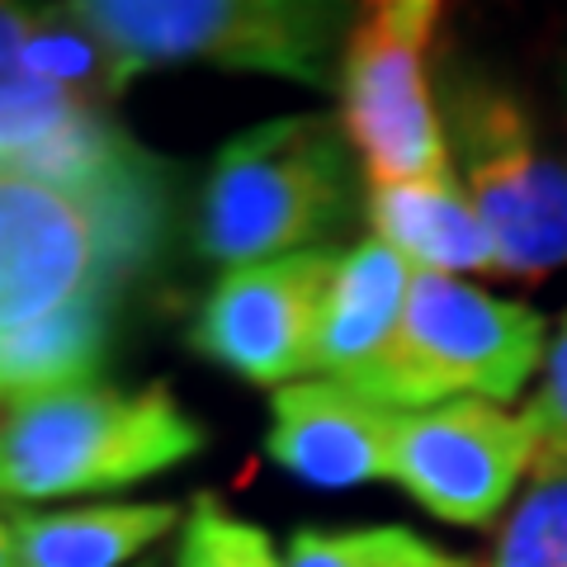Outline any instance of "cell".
<instances>
[{"label": "cell", "instance_id": "obj_21", "mask_svg": "<svg viewBox=\"0 0 567 567\" xmlns=\"http://www.w3.org/2000/svg\"><path fill=\"white\" fill-rule=\"evenodd\" d=\"M0 567H14V535H10V511H0Z\"/></svg>", "mask_w": 567, "mask_h": 567}, {"label": "cell", "instance_id": "obj_14", "mask_svg": "<svg viewBox=\"0 0 567 567\" xmlns=\"http://www.w3.org/2000/svg\"><path fill=\"white\" fill-rule=\"evenodd\" d=\"M185 525L175 502H91L10 511L14 567H123Z\"/></svg>", "mask_w": 567, "mask_h": 567}, {"label": "cell", "instance_id": "obj_13", "mask_svg": "<svg viewBox=\"0 0 567 567\" xmlns=\"http://www.w3.org/2000/svg\"><path fill=\"white\" fill-rule=\"evenodd\" d=\"M369 218L374 237L416 275H496L492 233L454 171L412 185H369Z\"/></svg>", "mask_w": 567, "mask_h": 567}, {"label": "cell", "instance_id": "obj_20", "mask_svg": "<svg viewBox=\"0 0 567 567\" xmlns=\"http://www.w3.org/2000/svg\"><path fill=\"white\" fill-rule=\"evenodd\" d=\"M520 412L529 416L539 435V454H558L567 458V312L558 317L554 336H548V354L539 369L535 393L525 398Z\"/></svg>", "mask_w": 567, "mask_h": 567}, {"label": "cell", "instance_id": "obj_9", "mask_svg": "<svg viewBox=\"0 0 567 567\" xmlns=\"http://www.w3.org/2000/svg\"><path fill=\"white\" fill-rule=\"evenodd\" d=\"M336 275L331 251H298L227 270L194 317L189 346L260 388L312 374V346Z\"/></svg>", "mask_w": 567, "mask_h": 567}, {"label": "cell", "instance_id": "obj_6", "mask_svg": "<svg viewBox=\"0 0 567 567\" xmlns=\"http://www.w3.org/2000/svg\"><path fill=\"white\" fill-rule=\"evenodd\" d=\"M450 162L473 208L483 213L496 275L539 279L567 265V156L539 133L511 85L464 71L440 100Z\"/></svg>", "mask_w": 567, "mask_h": 567}, {"label": "cell", "instance_id": "obj_5", "mask_svg": "<svg viewBox=\"0 0 567 567\" xmlns=\"http://www.w3.org/2000/svg\"><path fill=\"white\" fill-rule=\"evenodd\" d=\"M71 10L142 71L204 62L312 91L341 85V52L354 24L350 6L322 0H71Z\"/></svg>", "mask_w": 567, "mask_h": 567}, {"label": "cell", "instance_id": "obj_17", "mask_svg": "<svg viewBox=\"0 0 567 567\" xmlns=\"http://www.w3.org/2000/svg\"><path fill=\"white\" fill-rule=\"evenodd\" d=\"M487 567H567V458L539 454L496 529Z\"/></svg>", "mask_w": 567, "mask_h": 567}, {"label": "cell", "instance_id": "obj_1", "mask_svg": "<svg viewBox=\"0 0 567 567\" xmlns=\"http://www.w3.org/2000/svg\"><path fill=\"white\" fill-rule=\"evenodd\" d=\"M166 194L147 152L110 171H0V336L114 303L162 241Z\"/></svg>", "mask_w": 567, "mask_h": 567}, {"label": "cell", "instance_id": "obj_4", "mask_svg": "<svg viewBox=\"0 0 567 567\" xmlns=\"http://www.w3.org/2000/svg\"><path fill=\"white\" fill-rule=\"evenodd\" d=\"M346 147L327 114L270 118L233 137L204 185L199 251L227 270L317 251L350 204Z\"/></svg>", "mask_w": 567, "mask_h": 567}, {"label": "cell", "instance_id": "obj_10", "mask_svg": "<svg viewBox=\"0 0 567 567\" xmlns=\"http://www.w3.org/2000/svg\"><path fill=\"white\" fill-rule=\"evenodd\" d=\"M398 412L341 379H298L270 393L265 454L308 487H364L393 473Z\"/></svg>", "mask_w": 567, "mask_h": 567}, {"label": "cell", "instance_id": "obj_15", "mask_svg": "<svg viewBox=\"0 0 567 567\" xmlns=\"http://www.w3.org/2000/svg\"><path fill=\"white\" fill-rule=\"evenodd\" d=\"M20 58L33 81H43L48 91L66 95L91 114H104L142 76V66L128 52H118L71 6H29Z\"/></svg>", "mask_w": 567, "mask_h": 567}, {"label": "cell", "instance_id": "obj_12", "mask_svg": "<svg viewBox=\"0 0 567 567\" xmlns=\"http://www.w3.org/2000/svg\"><path fill=\"white\" fill-rule=\"evenodd\" d=\"M412 284H416V270L379 237H364L346 256H336L308 379L346 383L364 364H374L402 322Z\"/></svg>", "mask_w": 567, "mask_h": 567}, {"label": "cell", "instance_id": "obj_18", "mask_svg": "<svg viewBox=\"0 0 567 567\" xmlns=\"http://www.w3.org/2000/svg\"><path fill=\"white\" fill-rule=\"evenodd\" d=\"M289 567H477L406 525H354V529H298L289 539Z\"/></svg>", "mask_w": 567, "mask_h": 567}, {"label": "cell", "instance_id": "obj_22", "mask_svg": "<svg viewBox=\"0 0 567 567\" xmlns=\"http://www.w3.org/2000/svg\"><path fill=\"white\" fill-rule=\"evenodd\" d=\"M558 91H563V156H567V58H563V71H558Z\"/></svg>", "mask_w": 567, "mask_h": 567}, {"label": "cell", "instance_id": "obj_7", "mask_svg": "<svg viewBox=\"0 0 567 567\" xmlns=\"http://www.w3.org/2000/svg\"><path fill=\"white\" fill-rule=\"evenodd\" d=\"M435 0H383L354 14L341 52V133L369 185H412L454 171L445 118L435 110L431 52Z\"/></svg>", "mask_w": 567, "mask_h": 567}, {"label": "cell", "instance_id": "obj_16", "mask_svg": "<svg viewBox=\"0 0 567 567\" xmlns=\"http://www.w3.org/2000/svg\"><path fill=\"white\" fill-rule=\"evenodd\" d=\"M110 350V303H81L39 327L0 336V406L48 388L100 379Z\"/></svg>", "mask_w": 567, "mask_h": 567}, {"label": "cell", "instance_id": "obj_2", "mask_svg": "<svg viewBox=\"0 0 567 567\" xmlns=\"http://www.w3.org/2000/svg\"><path fill=\"white\" fill-rule=\"evenodd\" d=\"M208 431L166 383L104 379L48 388L0 406V506L24 511L62 496L137 487L199 458Z\"/></svg>", "mask_w": 567, "mask_h": 567}, {"label": "cell", "instance_id": "obj_11", "mask_svg": "<svg viewBox=\"0 0 567 567\" xmlns=\"http://www.w3.org/2000/svg\"><path fill=\"white\" fill-rule=\"evenodd\" d=\"M24 29L29 6H6L0 0V147L29 171L48 175H85V171H110L128 162L142 147L104 114H91L66 95L48 91L24 71Z\"/></svg>", "mask_w": 567, "mask_h": 567}, {"label": "cell", "instance_id": "obj_3", "mask_svg": "<svg viewBox=\"0 0 567 567\" xmlns=\"http://www.w3.org/2000/svg\"><path fill=\"white\" fill-rule=\"evenodd\" d=\"M548 354L544 312L473 279L416 275L393 341L346 379L388 412H431L445 402L511 406Z\"/></svg>", "mask_w": 567, "mask_h": 567}, {"label": "cell", "instance_id": "obj_19", "mask_svg": "<svg viewBox=\"0 0 567 567\" xmlns=\"http://www.w3.org/2000/svg\"><path fill=\"white\" fill-rule=\"evenodd\" d=\"M175 567H289V558L275 548L256 520L237 516L218 496H194L181 525V548Z\"/></svg>", "mask_w": 567, "mask_h": 567}, {"label": "cell", "instance_id": "obj_8", "mask_svg": "<svg viewBox=\"0 0 567 567\" xmlns=\"http://www.w3.org/2000/svg\"><path fill=\"white\" fill-rule=\"evenodd\" d=\"M539 464V435L525 412L496 402H445L431 412H398L393 473L435 520L487 529L520 496Z\"/></svg>", "mask_w": 567, "mask_h": 567}, {"label": "cell", "instance_id": "obj_23", "mask_svg": "<svg viewBox=\"0 0 567 567\" xmlns=\"http://www.w3.org/2000/svg\"><path fill=\"white\" fill-rule=\"evenodd\" d=\"M10 166H20V162H14V156H10L6 147H0V171H10Z\"/></svg>", "mask_w": 567, "mask_h": 567}]
</instances>
